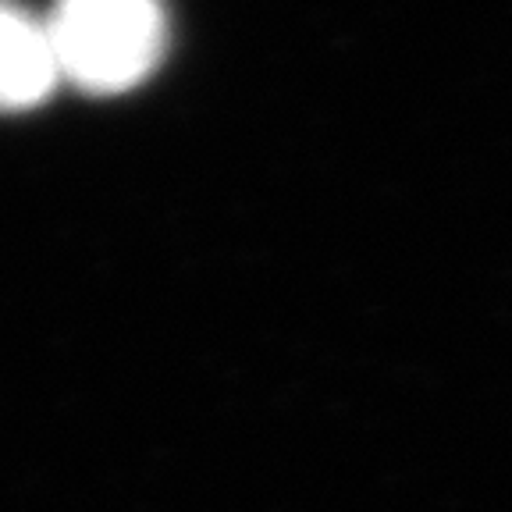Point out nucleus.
<instances>
[{
    "label": "nucleus",
    "instance_id": "2",
    "mask_svg": "<svg viewBox=\"0 0 512 512\" xmlns=\"http://www.w3.org/2000/svg\"><path fill=\"white\" fill-rule=\"evenodd\" d=\"M54 43L47 22L0 8V107H32L57 86Z\"/></svg>",
    "mask_w": 512,
    "mask_h": 512
},
{
    "label": "nucleus",
    "instance_id": "1",
    "mask_svg": "<svg viewBox=\"0 0 512 512\" xmlns=\"http://www.w3.org/2000/svg\"><path fill=\"white\" fill-rule=\"evenodd\" d=\"M57 72L86 89L136 86L164 54L168 25L143 0H72L47 18Z\"/></svg>",
    "mask_w": 512,
    "mask_h": 512
}]
</instances>
